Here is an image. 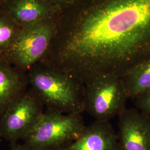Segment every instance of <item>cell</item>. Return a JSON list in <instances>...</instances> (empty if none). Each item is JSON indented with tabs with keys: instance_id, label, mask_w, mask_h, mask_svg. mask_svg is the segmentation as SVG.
Segmentation results:
<instances>
[{
	"instance_id": "cell-1",
	"label": "cell",
	"mask_w": 150,
	"mask_h": 150,
	"mask_svg": "<svg viewBox=\"0 0 150 150\" xmlns=\"http://www.w3.org/2000/svg\"><path fill=\"white\" fill-rule=\"evenodd\" d=\"M150 57V0H114L59 40L44 61L83 86L103 76L123 77Z\"/></svg>"
},
{
	"instance_id": "cell-2",
	"label": "cell",
	"mask_w": 150,
	"mask_h": 150,
	"mask_svg": "<svg viewBox=\"0 0 150 150\" xmlns=\"http://www.w3.org/2000/svg\"><path fill=\"white\" fill-rule=\"evenodd\" d=\"M28 89L47 111L69 113L85 112L84 86L70 75L43 61L26 72Z\"/></svg>"
},
{
	"instance_id": "cell-3",
	"label": "cell",
	"mask_w": 150,
	"mask_h": 150,
	"mask_svg": "<svg viewBox=\"0 0 150 150\" xmlns=\"http://www.w3.org/2000/svg\"><path fill=\"white\" fill-rule=\"evenodd\" d=\"M86 127L81 113L45 111L23 143L43 150H56L77 139Z\"/></svg>"
},
{
	"instance_id": "cell-4",
	"label": "cell",
	"mask_w": 150,
	"mask_h": 150,
	"mask_svg": "<svg viewBox=\"0 0 150 150\" xmlns=\"http://www.w3.org/2000/svg\"><path fill=\"white\" fill-rule=\"evenodd\" d=\"M129 96L123 79L98 77L84 85L85 112L97 121H107L126 108Z\"/></svg>"
},
{
	"instance_id": "cell-5",
	"label": "cell",
	"mask_w": 150,
	"mask_h": 150,
	"mask_svg": "<svg viewBox=\"0 0 150 150\" xmlns=\"http://www.w3.org/2000/svg\"><path fill=\"white\" fill-rule=\"evenodd\" d=\"M51 22L49 18L22 27L3 57L25 73L33 65L42 61L56 31Z\"/></svg>"
},
{
	"instance_id": "cell-6",
	"label": "cell",
	"mask_w": 150,
	"mask_h": 150,
	"mask_svg": "<svg viewBox=\"0 0 150 150\" xmlns=\"http://www.w3.org/2000/svg\"><path fill=\"white\" fill-rule=\"evenodd\" d=\"M43 105L28 88L11 102L0 117V138L16 144L32 130L44 112Z\"/></svg>"
},
{
	"instance_id": "cell-7",
	"label": "cell",
	"mask_w": 150,
	"mask_h": 150,
	"mask_svg": "<svg viewBox=\"0 0 150 150\" xmlns=\"http://www.w3.org/2000/svg\"><path fill=\"white\" fill-rule=\"evenodd\" d=\"M118 125L120 150H150V121L136 108H126Z\"/></svg>"
},
{
	"instance_id": "cell-8",
	"label": "cell",
	"mask_w": 150,
	"mask_h": 150,
	"mask_svg": "<svg viewBox=\"0 0 150 150\" xmlns=\"http://www.w3.org/2000/svg\"><path fill=\"white\" fill-rule=\"evenodd\" d=\"M56 150H120L117 134L107 121H97L86 126L80 136Z\"/></svg>"
},
{
	"instance_id": "cell-9",
	"label": "cell",
	"mask_w": 150,
	"mask_h": 150,
	"mask_svg": "<svg viewBox=\"0 0 150 150\" xmlns=\"http://www.w3.org/2000/svg\"><path fill=\"white\" fill-rule=\"evenodd\" d=\"M28 88L26 73L0 57V117L11 102Z\"/></svg>"
},
{
	"instance_id": "cell-10",
	"label": "cell",
	"mask_w": 150,
	"mask_h": 150,
	"mask_svg": "<svg viewBox=\"0 0 150 150\" xmlns=\"http://www.w3.org/2000/svg\"><path fill=\"white\" fill-rule=\"evenodd\" d=\"M4 9L22 27L50 18L52 12L47 0H6Z\"/></svg>"
},
{
	"instance_id": "cell-11",
	"label": "cell",
	"mask_w": 150,
	"mask_h": 150,
	"mask_svg": "<svg viewBox=\"0 0 150 150\" xmlns=\"http://www.w3.org/2000/svg\"><path fill=\"white\" fill-rule=\"evenodd\" d=\"M122 79L130 99L150 90V57L135 65Z\"/></svg>"
},
{
	"instance_id": "cell-12",
	"label": "cell",
	"mask_w": 150,
	"mask_h": 150,
	"mask_svg": "<svg viewBox=\"0 0 150 150\" xmlns=\"http://www.w3.org/2000/svg\"><path fill=\"white\" fill-rule=\"evenodd\" d=\"M22 27L4 8L0 11V57H4Z\"/></svg>"
},
{
	"instance_id": "cell-13",
	"label": "cell",
	"mask_w": 150,
	"mask_h": 150,
	"mask_svg": "<svg viewBox=\"0 0 150 150\" xmlns=\"http://www.w3.org/2000/svg\"><path fill=\"white\" fill-rule=\"evenodd\" d=\"M134 100L136 108L150 121V90L141 94Z\"/></svg>"
},
{
	"instance_id": "cell-14",
	"label": "cell",
	"mask_w": 150,
	"mask_h": 150,
	"mask_svg": "<svg viewBox=\"0 0 150 150\" xmlns=\"http://www.w3.org/2000/svg\"><path fill=\"white\" fill-rule=\"evenodd\" d=\"M10 150H43L23 143L22 144H13Z\"/></svg>"
},
{
	"instance_id": "cell-15",
	"label": "cell",
	"mask_w": 150,
	"mask_h": 150,
	"mask_svg": "<svg viewBox=\"0 0 150 150\" xmlns=\"http://www.w3.org/2000/svg\"><path fill=\"white\" fill-rule=\"evenodd\" d=\"M6 0H0V11L4 8Z\"/></svg>"
},
{
	"instance_id": "cell-16",
	"label": "cell",
	"mask_w": 150,
	"mask_h": 150,
	"mask_svg": "<svg viewBox=\"0 0 150 150\" xmlns=\"http://www.w3.org/2000/svg\"><path fill=\"white\" fill-rule=\"evenodd\" d=\"M56 1H62V0H56Z\"/></svg>"
},
{
	"instance_id": "cell-17",
	"label": "cell",
	"mask_w": 150,
	"mask_h": 150,
	"mask_svg": "<svg viewBox=\"0 0 150 150\" xmlns=\"http://www.w3.org/2000/svg\"><path fill=\"white\" fill-rule=\"evenodd\" d=\"M0 139H1V138H0Z\"/></svg>"
}]
</instances>
